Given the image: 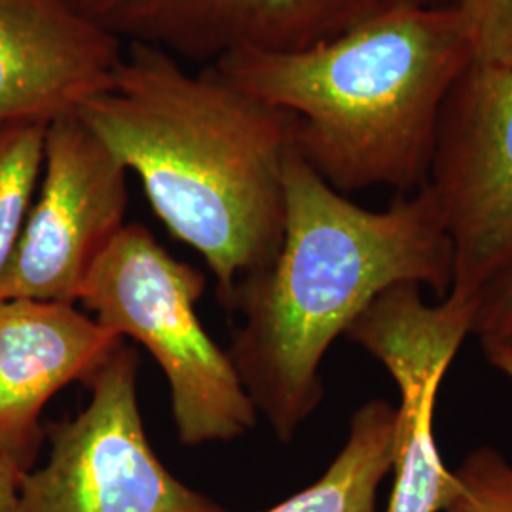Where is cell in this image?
<instances>
[{
	"label": "cell",
	"instance_id": "obj_12",
	"mask_svg": "<svg viewBox=\"0 0 512 512\" xmlns=\"http://www.w3.org/2000/svg\"><path fill=\"white\" fill-rule=\"evenodd\" d=\"M397 421V406L384 399L359 406L321 478L264 512H376L378 490L395 461Z\"/></svg>",
	"mask_w": 512,
	"mask_h": 512
},
{
	"label": "cell",
	"instance_id": "obj_3",
	"mask_svg": "<svg viewBox=\"0 0 512 512\" xmlns=\"http://www.w3.org/2000/svg\"><path fill=\"white\" fill-rule=\"evenodd\" d=\"M473 63L454 4L410 0L338 37L207 65L293 120V145L342 192L414 194L429 181L440 118Z\"/></svg>",
	"mask_w": 512,
	"mask_h": 512
},
{
	"label": "cell",
	"instance_id": "obj_15",
	"mask_svg": "<svg viewBox=\"0 0 512 512\" xmlns=\"http://www.w3.org/2000/svg\"><path fill=\"white\" fill-rule=\"evenodd\" d=\"M475 65L512 69V0H452Z\"/></svg>",
	"mask_w": 512,
	"mask_h": 512
},
{
	"label": "cell",
	"instance_id": "obj_16",
	"mask_svg": "<svg viewBox=\"0 0 512 512\" xmlns=\"http://www.w3.org/2000/svg\"><path fill=\"white\" fill-rule=\"evenodd\" d=\"M473 334L480 342H512V268L482 293Z\"/></svg>",
	"mask_w": 512,
	"mask_h": 512
},
{
	"label": "cell",
	"instance_id": "obj_9",
	"mask_svg": "<svg viewBox=\"0 0 512 512\" xmlns=\"http://www.w3.org/2000/svg\"><path fill=\"white\" fill-rule=\"evenodd\" d=\"M403 0H80L124 44L211 65L239 52H289L342 35Z\"/></svg>",
	"mask_w": 512,
	"mask_h": 512
},
{
	"label": "cell",
	"instance_id": "obj_17",
	"mask_svg": "<svg viewBox=\"0 0 512 512\" xmlns=\"http://www.w3.org/2000/svg\"><path fill=\"white\" fill-rule=\"evenodd\" d=\"M19 475L0 459V512H19Z\"/></svg>",
	"mask_w": 512,
	"mask_h": 512
},
{
	"label": "cell",
	"instance_id": "obj_2",
	"mask_svg": "<svg viewBox=\"0 0 512 512\" xmlns=\"http://www.w3.org/2000/svg\"><path fill=\"white\" fill-rule=\"evenodd\" d=\"M133 171L167 230L205 258L226 306L245 275L272 264L285 228L287 112L205 67L139 42L109 86L76 110Z\"/></svg>",
	"mask_w": 512,
	"mask_h": 512
},
{
	"label": "cell",
	"instance_id": "obj_19",
	"mask_svg": "<svg viewBox=\"0 0 512 512\" xmlns=\"http://www.w3.org/2000/svg\"><path fill=\"white\" fill-rule=\"evenodd\" d=\"M416 4H425V6H440V4H452V0H410Z\"/></svg>",
	"mask_w": 512,
	"mask_h": 512
},
{
	"label": "cell",
	"instance_id": "obj_7",
	"mask_svg": "<svg viewBox=\"0 0 512 512\" xmlns=\"http://www.w3.org/2000/svg\"><path fill=\"white\" fill-rule=\"evenodd\" d=\"M126 209L128 169L76 112L54 118L0 300L78 304L93 264L128 224Z\"/></svg>",
	"mask_w": 512,
	"mask_h": 512
},
{
	"label": "cell",
	"instance_id": "obj_5",
	"mask_svg": "<svg viewBox=\"0 0 512 512\" xmlns=\"http://www.w3.org/2000/svg\"><path fill=\"white\" fill-rule=\"evenodd\" d=\"M137 366L122 342L88 382L90 403L46 429L48 458L21 476L19 512H228L152 450Z\"/></svg>",
	"mask_w": 512,
	"mask_h": 512
},
{
	"label": "cell",
	"instance_id": "obj_10",
	"mask_svg": "<svg viewBox=\"0 0 512 512\" xmlns=\"http://www.w3.org/2000/svg\"><path fill=\"white\" fill-rule=\"evenodd\" d=\"M122 55L124 42L74 0H0V129L76 112Z\"/></svg>",
	"mask_w": 512,
	"mask_h": 512
},
{
	"label": "cell",
	"instance_id": "obj_13",
	"mask_svg": "<svg viewBox=\"0 0 512 512\" xmlns=\"http://www.w3.org/2000/svg\"><path fill=\"white\" fill-rule=\"evenodd\" d=\"M46 129L44 122L0 129V281L37 194Z\"/></svg>",
	"mask_w": 512,
	"mask_h": 512
},
{
	"label": "cell",
	"instance_id": "obj_18",
	"mask_svg": "<svg viewBox=\"0 0 512 512\" xmlns=\"http://www.w3.org/2000/svg\"><path fill=\"white\" fill-rule=\"evenodd\" d=\"M480 348L484 357L490 361V365L512 380V342L484 340L480 342Z\"/></svg>",
	"mask_w": 512,
	"mask_h": 512
},
{
	"label": "cell",
	"instance_id": "obj_8",
	"mask_svg": "<svg viewBox=\"0 0 512 512\" xmlns=\"http://www.w3.org/2000/svg\"><path fill=\"white\" fill-rule=\"evenodd\" d=\"M427 184L454 247L450 291L484 293L512 268V69L471 63L461 74Z\"/></svg>",
	"mask_w": 512,
	"mask_h": 512
},
{
	"label": "cell",
	"instance_id": "obj_4",
	"mask_svg": "<svg viewBox=\"0 0 512 512\" xmlns=\"http://www.w3.org/2000/svg\"><path fill=\"white\" fill-rule=\"evenodd\" d=\"M203 291L198 268L131 222L97 258L78 298L95 321L145 346L162 368L184 446L239 439L258 420L236 366L203 329L196 311Z\"/></svg>",
	"mask_w": 512,
	"mask_h": 512
},
{
	"label": "cell",
	"instance_id": "obj_1",
	"mask_svg": "<svg viewBox=\"0 0 512 512\" xmlns=\"http://www.w3.org/2000/svg\"><path fill=\"white\" fill-rule=\"evenodd\" d=\"M283 186L281 247L226 302L243 319L226 353L256 412L277 439L291 442L323 401L330 346L397 285L444 298L454 247L429 184L382 211L366 209L319 177L293 145Z\"/></svg>",
	"mask_w": 512,
	"mask_h": 512
},
{
	"label": "cell",
	"instance_id": "obj_11",
	"mask_svg": "<svg viewBox=\"0 0 512 512\" xmlns=\"http://www.w3.org/2000/svg\"><path fill=\"white\" fill-rule=\"evenodd\" d=\"M122 342L74 304L0 300V459L29 473L46 442V404L67 385H88Z\"/></svg>",
	"mask_w": 512,
	"mask_h": 512
},
{
	"label": "cell",
	"instance_id": "obj_14",
	"mask_svg": "<svg viewBox=\"0 0 512 512\" xmlns=\"http://www.w3.org/2000/svg\"><path fill=\"white\" fill-rule=\"evenodd\" d=\"M456 492L442 512H512V463L492 446H480L459 463Z\"/></svg>",
	"mask_w": 512,
	"mask_h": 512
},
{
	"label": "cell",
	"instance_id": "obj_6",
	"mask_svg": "<svg viewBox=\"0 0 512 512\" xmlns=\"http://www.w3.org/2000/svg\"><path fill=\"white\" fill-rule=\"evenodd\" d=\"M482 294L448 291L427 304L420 285H397L380 294L346 336L365 349L399 391L393 490L385 512H442L456 492V475L435 433L437 397L458 349L473 334Z\"/></svg>",
	"mask_w": 512,
	"mask_h": 512
},
{
	"label": "cell",
	"instance_id": "obj_20",
	"mask_svg": "<svg viewBox=\"0 0 512 512\" xmlns=\"http://www.w3.org/2000/svg\"><path fill=\"white\" fill-rule=\"evenodd\" d=\"M74 2H76V4H78V6H80V0H74Z\"/></svg>",
	"mask_w": 512,
	"mask_h": 512
}]
</instances>
